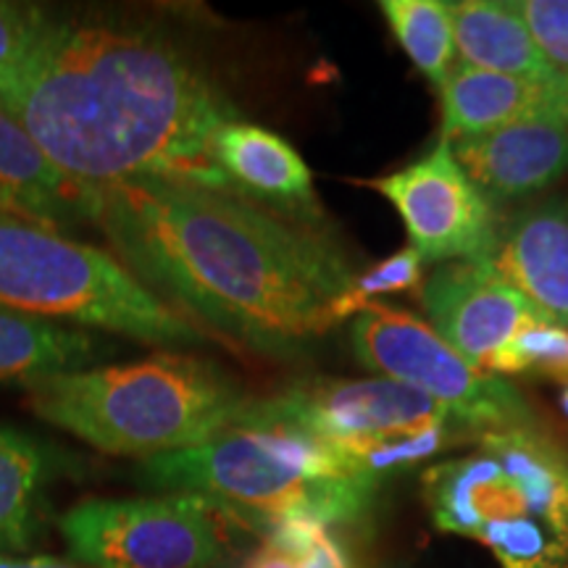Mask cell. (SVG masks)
Instances as JSON below:
<instances>
[{
	"instance_id": "obj_1",
	"label": "cell",
	"mask_w": 568,
	"mask_h": 568,
	"mask_svg": "<svg viewBox=\"0 0 568 568\" xmlns=\"http://www.w3.org/2000/svg\"><path fill=\"white\" fill-rule=\"evenodd\" d=\"M82 219L142 287L195 326L295 358L332 326L355 272L322 230L230 190L138 176L80 184Z\"/></svg>"
},
{
	"instance_id": "obj_2",
	"label": "cell",
	"mask_w": 568,
	"mask_h": 568,
	"mask_svg": "<svg viewBox=\"0 0 568 568\" xmlns=\"http://www.w3.org/2000/svg\"><path fill=\"white\" fill-rule=\"evenodd\" d=\"M9 113L77 184L161 176L230 190L213 140L237 111L161 24L59 13Z\"/></svg>"
},
{
	"instance_id": "obj_3",
	"label": "cell",
	"mask_w": 568,
	"mask_h": 568,
	"mask_svg": "<svg viewBox=\"0 0 568 568\" xmlns=\"http://www.w3.org/2000/svg\"><path fill=\"white\" fill-rule=\"evenodd\" d=\"M140 477L169 495L203 497L261 535L290 518L355 521L376 493L343 453L255 400L203 443L145 460Z\"/></svg>"
},
{
	"instance_id": "obj_4",
	"label": "cell",
	"mask_w": 568,
	"mask_h": 568,
	"mask_svg": "<svg viewBox=\"0 0 568 568\" xmlns=\"http://www.w3.org/2000/svg\"><path fill=\"white\" fill-rule=\"evenodd\" d=\"M24 389L42 422L95 450L145 460L203 443L251 403L222 366L176 351L45 376Z\"/></svg>"
},
{
	"instance_id": "obj_5",
	"label": "cell",
	"mask_w": 568,
	"mask_h": 568,
	"mask_svg": "<svg viewBox=\"0 0 568 568\" xmlns=\"http://www.w3.org/2000/svg\"><path fill=\"white\" fill-rule=\"evenodd\" d=\"M422 493L437 529L500 568H568V450L531 424L481 432L477 450L426 468Z\"/></svg>"
},
{
	"instance_id": "obj_6",
	"label": "cell",
	"mask_w": 568,
	"mask_h": 568,
	"mask_svg": "<svg viewBox=\"0 0 568 568\" xmlns=\"http://www.w3.org/2000/svg\"><path fill=\"white\" fill-rule=\"evenodd\" d=\"M0 308L159 347H193L205 332L159 301L103 247L0 211Z\"/></svg>"
},
{
	"instance_id": "obj_7",
	"label": "cell",
	"mask_w": 568,
	"mask_h": 568,
	"mask_svg": "<svg viewBox=\"0 0 568 568\" xmlns=\"http://www.w3.org/2000/svg\"><path fill=\"white\" fill-rule=\"evenodd\" d=\"M353 351L368 372L400 382L447 408L464 429L529 426L531 414L508 382L477 368L432 329L429 322L374 303L355 316Z\"/></svg>"
},
{
	"instance_id": "obj_8",
	"label": "cell",
	"mask_w": 568,
	"mask_h": 568,
	"mask_svg": "<svg viewBox=\"0 0 568 568\" xmlns=\"http://www.w3.org/2000/svg\"><path fill=\"white\" fill-rule=\"evenodd\" d=\"M226 518L203 497L163 495L77 503L59 529L90 568H222Z\"/></svg>"
},
{
	"instance_id": "obj_9",
	"label": "cell",
	"mask_w": 568,
	"mask_h": 568,
	"mask_svg": "<svg viewBox=\"0 0 568 568\" xmlns=\"http://www.w3.org/2000/svg\"><path fill=\"white\" fill-rule=\"evenodd\" d=\"M255 403L268 416L284 418L329 443L345 458L456 424L437 400L385 376L316 379Z\"/></svg>"
},
{
	"instance_id": "obj_10",
	"label": "cell",
	"mask_w": 568,
	"mask_h": 568,
	"mask_svg": "<svg viewBox=\"0 0 568 568\" xmlns=\"http://www.w3.org/2000/svg\"><path fill=\"white\" fill-rule=\"evenodd\" d=\"M368 187L400 213L410 247L426 264L487 258L493 253L500 226L495 209L460 169L450 142L439 140L422 161L372 180Z\"/></svg>"
},
{
	"instance_id": "obj_11",
	"label": "cell",
	"mask_w": 568,
	"mask_h": 568,
	"mask_svg": "<svg viewBox=\"0 0 568 568\" xmlns=\"http://www.w3.org/2000/svg\"><path fill=\"white\" fill-rule=\"evenodd\" d=\"M422 305L432 329L485 372L518 332L539 318L487 258L437 266L424 284Z\"/></svg>"
},
{
	"instance_id": "obj_12",
	"label": "cell",
	"mask_w": 568,
	"mask_h": 568,
	"mask_svg": "<svg viewBox=\"0 0 568 568\" xmlns=\"http://www.w3.org/2000/svg\"><path fill=\"white\" fill-rule=\"evenodd\" d=\"M450 145L460 169L493 209L521 201L568 174V105L529 113Z\"/></svg>"
},
{
	"instance_id": "obj_13",
	"label": "cell",
	"mask_w": 568,
	"mask_h": 568,
	"mask_svg": "<svg viewBox=\"0 0 568 568\" xmlns=\"http://www.w3.org/2000/svg\"><path fill=\"white\" fill-rule=\"evenodd\" d=\"M213 163L234 195L324 232L311 169L276 132L234 119L213 140Z\"/></svg>"
},
{
	"instance_id": "obj_14",
	"label": "cell",
	"mask_w": 568,
	"mask_h": 568,
	"mask_svg": "<svg viewBox=\"0 0 568 568\" xmlns=\"http://www.w3.org/2000/svg\"><path fill=\"white\" fill-rule=\"evenodd\" d=\"M487 261L542 322L568 329V203L545 201L516 211L497 226Z\"/></svg>"
},
{
	"instance_id": "obj_15",
	"label": "cell",
	"mask_w": 568,
	"mask_h": 568,
	"mask_svg": "<svg viewBox=\"0 0 568 568\" xmlns=\"http://www.w3.org/2000/svg\"><path fill=\"white\" fill-rule=\"evenodd\" d=\"M443 140L460 142L495 132L542 109L568 105V82H537L456 63L439 88Z\"/></svg>"
},
{
	"instance_id": "obj_16",
	"label": "cell",
	"mask_w": 568,
	"mask_h": 568,
	"mask_svg": "<svg viewBox=\"0 0 568 568\" xmlns=\"http://www.w3.org/2000/svg\"><path fill=\"white\" fill-rule=\"evenodd\" d=\"M116 355V343L48 318L0 308V382H32L82 372Z\"/></svg>"
},
{
	"instance_id": "obj_17",
	"label": "cell",
	"mask_w": 568,
	"mask_h": 568,
	"mask_svg": "<svg viewBox=\"0 0 568 568\" xmlns=\"http://www.w3.org/2000/svg\"><path fill=\"white\" fill-rule=\"evenodd\" d=\"M450 6L453 40L468 67L537 82L564 80L539 51L527 19L506 0H458Z\"/></svg>"
},
{
	"instance_id": "obj_18",
	"label": "cell",
	"mask_w": 568,
	"mask_h": 568,
	"mask_svg": "<svg viewBox=\"0 0 568 568\" xmlns=\"http://www.w3.org/2000/svg\"><path fill=\"white\" fill-rule=\"evenodd\" d=\"M0 193L30 222L55 232L82 222L80 184L71 182L11 113L0 109Z\"/></svg>"
},
{
	"instance_id": "obj_19",
	"label": "cell",
	"mask_w": 568,
	"mask_h": 568,
	"mask_svg": "<svg viewBox=\"0 0 568 568\" xmlns=\"http://www.w3.org/2000/svg\"><path fill=\"white\" fill-rule=\"evenodd\" d=\"M55 477L59 450L53 445L0 424V550L32 548Z\"/></svg>"
},
{
	"instance_id": "obj_20",
	"label": "cell",
	"mask_w": 568,
	"mask_h": 568,
	"mask_svg": "<svg viewBox=\"0 0 568 568\" xmlns=\"http://www.w3.org/2000/svg\"><path fill=\"white\" fill-rule=\"evenodd\" d=\"M379 9L416 69L432 84L443 88L456 67L450 6L443 0H385Z\"/></svg>"
},
{
	"instance_id": "obj_21",
	"label": "cell",
	"mask_w": 568,
	"mask_h": 568,
	"mask_svg": "<svg viewBox=\"0 0 568 568\" xmlns=\"http://www.w3.org/2000/svg\"><path fill=\"white\" fill-rule=\"evenodd\" d=\"M59 13L34 3L0 0V109L17 103L55 30Z\"/></svg>"
},
{
	"instance_id": "obj_22",
	"label": "cell",
	"mask_w": 568,
	"mask_h": 568,
	"mask_svg": "<svg viewBox=\"0 0 568 568\" xmlns=\"http://www.w3.org/2000/svg\"><path fill=\"white\" fill-rule=\"evenodd\" d=\"M489 374H542L568 382V329L550 322H531L487 364Z\"/></svg>"
},
{
	"instance_id": "obj_23",
	"label": "cell",
	"mask_w": 568,
	"mask_h": 568,
	"mask_svg": "<svg viewBox=\"0 0 568 568\" xmlns=\"http://www.w3.org/2000/svg\"><path fill=\"white\" fill-rule=\"evenodd\" d=\"M426 261L418 255L414 247H403L395 255L368 268L364 274H355L353 287L347 290L343 301L337 305L339 322H345L347 316H358L361 311H366L368 305L379 303L382 295L393 293H408L422 284V272Z\"/></svg>"
},
{
	"instance_id": "obj_24",
	"label": "cell",
	"mask_w": 568,
	"mask_h": 568,
	"mask_svg": "<svg viewBox=\"0 0 568 568\" xmlns=\"http://www.w3.org/2000/svg\"><path fill=\"white\" fill-rule=\"evenodd\" d=\"M539 51L568 82V0H516Z\"/></svg>"
},
{
	"instance_id": "obj_25",
	"label": "cell",
	"mask_w": 568,
	"mask_h": 568,
	"mask_svg": "<svg viewBox=\"0 0 568 568\" xmlns=\"http://www.w3.org/2000/svg\"><path fill=\"white\" fill-rule=\"evenodd\" d=\"M243 568H301V566H297V560L290 556V552L264 542L251 558L245 560Z\"/></svg>"
},
{
	"instance_id": "obj_26",
	"label": "cell",
	"mask_w": 568,
	"mask_h": 568,
	"mask_svg": "<svg viewBox=\"0 0 568 568\" xmlns=\"http://www.w3.org/2000/svg\"><path fill=\"white\" fill-rule=\"evenodd\" d=\"M0 568H74L69 564H61L59 558L38 556V558H6L0 556Z\"/></svg>"
},
{
	"instance_id": "obj_27",
	"label": "cell",
	"mask_w": 568,
	"mask_h": 568,
	"mask_svg": "<svg viewBox=\"0 0 568 568\" xmlns=\"http://www.w3.org/2000/svg\"><path fill=\"white\" fill-rule=\"evenodd\" d=\"M0 211H6V213H13V216H21V213L17 211V205H13V203L9 201V197H6L3 193H0ZM21 219H24V216H21Z\"/></svg>"
},
{
	"instance_id": "obj_28",
	"label": "cell",
	"mask_w": 568,
	"mask_h": 568,
	"mask_svg": "<svg viewBox=\"0 0 568 568\" xmlns=\"http://www.w3.org/2000/svg\"><path fill=\"white\" fill-rule=\"evenodd\" d=\"M564 408H566V414H568V387H566V393H564Z\"/></svg>"
}]
</instances>
